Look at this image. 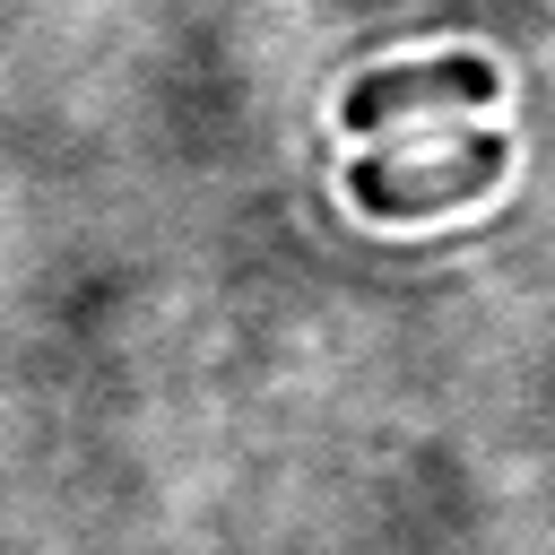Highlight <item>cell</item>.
I'll list each match as a JSON object with an SVG mask.
<instances>
[{
	"label": "cell",
	"mask_w": 555,
	"mask_h": 555,
	"mask_svg": "<svg viewBox=\"0 0 555 555\" xmlns=\"http://www.w3.org/2000/svg\"><path fill=\"white\" fill-rule=\"evenodd\" d=\"M503 139L494 130H460L442 156H399V147H364L347 165V191L373 208V217H442L460 199H477L494 173H503Z\"/></svg>",
	"instance_id": "obj_1"
},
{
	"label": "cell",
	"mask_w": 555,
	"mask_h": 555,
	"mask_svg": "<svg viewBox=\"0 0 555 555\" xmlns=\"http://www.w3.org/2000/svg\"><path fill=\"white\" fill-rule=\"evenodd\" d=\"M503 87V69L486 52H442V61H399V69H373L364 87H347V130H390L408 113H434V104H486Z\"/></svg>",
	"instance_id": "obj_2"
}]
</instances>
